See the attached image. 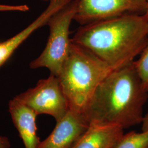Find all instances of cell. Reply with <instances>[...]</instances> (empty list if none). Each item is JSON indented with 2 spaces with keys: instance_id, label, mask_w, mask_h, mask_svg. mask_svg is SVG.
<instances>
[{
  "instance_id": "cell-1",
  "label": "cell",
  "mask_w": 148,
  "mask_h": 148,
  "mask_svg": "<svg viewBox=\"0 0 148 148\" xmlns=\"http://www.w3.org/2000/svg\"><path fill=\"white\" fill-rule=\"evenodd\" d=\"M72 42L117 69L132 63L148 43L144 14H125L81 25Z\"/></svg>"
},
{
  "instance_id": "cell-2",
  "label": "cell",
  "mask_w": 148,
  "mask_h": 148,
  "mask_svg": "<svg viewBox=\"0 0 148 148\" xmlns=\"http://www.w3.org/2000/svg\"><path fill=\"white\" fill-rule=\"evenodd\" d=\"M148 92L132 63L116 69L98 85L84 117L89 124H113L123 129L139 125Z\"/></svg>"
},
{
  "instance_id": "cell-3",
  "label": "cell",
  "mask_w": 148,
  "mask_h": 148,
  "mask_svg": "<svg viewBox=\"0 0 148 148\" xmlns=\"http://www.w3.org/2000/svg\"><path fill=\"white\" fill-rule=\"evenodd\" d=\"M115 70L87 49L72 42L69 56L57 76L69 111L84 119L96 88Z\"/></svg>"
},
{
  "instance_id": "cell-4",
  "label": "cell",
  "mask_w": 148,
  "mask_h": 148,
  "mask_svg": "<svg viewBox=\"0 0 148 148\" xmlns=\"http://www.w3.org/2000/svg\"><path fill=\"white\" fill-rule=\"evenodd\" d=\"M78 7V0H73L57 12L48 21L49 35L42 52L30 64L31 69L45 68L51 74L58 75L69 56L72 43L70 27Z\"/></svg>"
},
{
  "instance_id": "cell-5",
  "label": "cell",
  "mask_w": 148,
  "mask_h": 148,
  "mask_svg": "<svg viewBox=\"0 0 148 148\" xmlns=\"http://www.w3.org/2000/svg\"><path fill=\"white\" fill-rule=\"evenodd\" d=\"M37 115H48L56 122L60 121L69 111L66 98L57 76L50 74L39 80L35 87L15 97Z\"/></svg>"
},
{
  "instance_id": "cell-6",
  "label": "cell",
  "mask_w": 148,
  "mask_h": 148,
  "mask_svg": "<svg viewBox=\"0 0 148 148\" xmlns=\"http://www.w3.org/2000/svg\"><path fill=\"white\" fill-rule=\"evenodd\" d=\"M147 0H78L74 21L81 25L125 14H143Z\"/></svg>"
},
{
  "instance_id": "cell-7",
  "label": "cell",
  "mask_w": 148,
  "mask_h": 148,
  "mask_svg": "<svg viewBox=\"0 0 148 148\" xmlns=\"http://www.w3.org/2000/svg\"><path fill=\"white\" fill-rule=\"evenodd\" d=\"M89 125L85 119L68 111L58 122L52 133L42 141L37 148H71Z\"/></svg>"
},
{
  "instance_id": "cell-8",
  "label": "cell",
  "mask_w": 148,
  "mask_h": 148,
  "mask_svg": "<svg viewBox=\"0 0 148 148\" xmlns=\"http://www.w3.org/2000/svg\"><path fill=\"white\" fill-rule=\"evenodd\" d=\"M8 111L25 148H37L40 140L37 134V114L15 97L9 101Z\"/></svg>"
},
{
  "instance_id": "cell-9",
  "label": "cell",
  "mask_w": 148,
  "mask_h": 148,
  "mask_svg": "<svg viewBox=\"0 0 148 148\" xmlns=\"http://www.w3.org/2000/svg\"><path fill=\"white\" fill-rule=\"evenodd\" d=\"M73 0H49L46 9L27 27L5 41L0 42V68L14 53L16 49L32 33L47 24L51 17Z\"/></svg>"
},
{
  "instance_id": "cell-10",
  "label": "cell",
  "mask_w": 148,
  "mask_h": 148,
  "mask_svg": "<svg viewBox=\"0 0 148 148\" xmlns=\"http://www.w3.org/2000/svg\"><path fill=\"white\" fill-rule=\"evenodd\" d=\"M116 125L90 123L71 148H114L124 134Z\"/></svg>"
},
{
  "instance_id": "cell-11",
  "label": "cell",
  "mask_w": 148,
  "mask_h": 148,
  "mask_svg": "<svg viewBox=\"0 0 148 148\" xmlns=\"http://www.w3.org/2000/svg\"><path fill=\"white\" fill-rule=\"evenodd\" d=\"M114 148H148V130L140 133L131 131L123 134Z\"/></svg>"
},
{
  "instance_id": "cell-12",
  "label": "cell",
  "mask_w": 148,
  "mask_h": 148,
  "mask_svg": "<svg viewBox=\"0 0 148 148\" xmlns=\"http://www.w3.org/2000/svg\"><path fill=\"white\" fill-rule=\"evenodd\" d=\"M133 64L144 88L148 92V43Z\"/></svg>"
},
{
  "instance_id": "cell-13",
  "label": "cell",
  "mask_w": 148,
  "mask_h": 148,
  "mask_svg": "<svg viewBox=\"0 0 148 148\" xmlns=\"http://www.w3.org/2000/svg\"><path fill=\"white\" fill-rule=\"evenodd\" d=\"M29 10V7L27 5H12L0 4V12H7V11L27 12Z\"/></svg>"
},
{
  "instance_id": "cell-14",
  "label": "cell",
  "mask_w": 148,
  "mask_h": 148,
  "mask_svg": "<svg viewBox=\"0 0 148 148\" xmlns=\"http://www.w3.org/2000/svg\"><path fill=\"white\" fill-rule=\"evenodd\" d=\"M11 143L8 138L0 136V148H10Z\"/></svg>"
},
{
  "instance_id": "cell-15",
  "label": "cell",
  "mask_w": 148,
  "mask_h": 148,
  "mask_svg": "<svg viewBox=\"0 0 148 148\" xmlns=\"http://www.w3.org/2000/svg\"><path fill=\"white\" fill-rule=\"evenodd\" d=\"M142 130L143 131H145L148 130V112L147 114L143 117L142 121Z\"/></svg>"
},
{
  "instance_id": "cell-16",
  "label": "cell",
  "mask_w": 148,
  "mask_h": 148,
  "mask_svg": "<svg viewBox=\"0 0 148 148\" xmlns=\"http://www.w3.org/2000/svg\"><path fill=\"white\" fill-rule=\"evenodd\" d=\"M144 16H145V18L147 19V21H148V0H147V6H146V9L144 13L143 14Z\"/></svg>"
},
{
  "instance_id": "cell-17",
  "label": "cell",
  "mask_w": 148,
  "mask_h": 148,
  "mask_svg": "<svg viewBox=\"0 0 148 148\" xmlns=\"http://www.w3.org/2000/svg\"><path fill=\"white\" fill-rule=\"evenodd\" d=\"M41 1H49V0H41Z\"/></svg>"
}]
</instances>
